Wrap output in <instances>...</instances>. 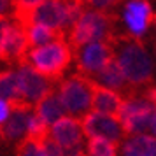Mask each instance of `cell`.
<instances>
[{"label":"cell","mask_w":156,"mask_h":156,"mask_svg":"<svg viewBox=\"0 0 156 156\" xmlns=\"http://www.w3.org/2000/svg\"><path fill=\"white\" fill-rule=\"evenodd\" d=\"M153 23H154V25H156V14H154V18H153Z\"/></svg>","instance_id":"f546056e"},{"label":"cell","mask_w":156,"mask_h":156,"mask_svg":"<svg viewBox=\"0 0 156 156\" xmlns=\"http://www.w3.org/2000/svg\"><path fill=\"white\" fill-rule=\"evenodd\" d=\"M70 156H90V154H88V153H84L83 149H77V151H74Z\"/></svg>","instance_id":"83f0119b"},{"label":"cell","mask_w":156,"mask_h":156,"mask_svg":"<svg viewBox=\"0 0 156 156\" xmlns=\"http://www.w3.org/2000/svg\"><path fill=\"white\" fill-rule=\"evenodd\" d=\"M72 53L74 51L70 44L65 39H62V41H55L46 46L35 48V49H30L25 62H28L37 72H41L53 83H60L62 76L72 62Z\"/></svg>","instance_id":"3957f363"},{"label":"cell","mask_w":156,"mask_h":156,"mask_svg":"<svg viewBox=\"0 0 156 156\" xmlns=\"http://www.w3.org/2000/svg\"><path fill=\"white\" fill-rule=\"evenodd\" d=\"M123 104H125V97L121 93L93 81V111L109 114L119 119Z\"/></svg>","instance_id":"4fadbf2b"},{"label":"cell","mask_w":156,"mask_h":156,"mask_svg":"<svg viewBox=\"0 0 156 156\" xmlns=\"http://www.w3.org/2000/svg\"><path fill=\"white\" fill-rule=\"evenodd\" d=\"M81 2H84V4H91V0H81Z\"/></svg>","instance_id":"f1b7e54d"},{"label":"cell","mask_w":156,"mask_h":156,"mask_svg":"<svg viewBox=\"0 0 156 156\" xmlns=\"http://www.w3.org/2000/svg\"><path fill=\"white\" fill-rule=\"evenodd\" d=\"M42 2L46 0H16V12L14 18L18 23H21L25 28H28L32 25V14Z\"/></svg>","instance_id":"ffe728a7"},{"label":"cell","mask_w":156,"mask_h":156,"mask_svg":"<svg viewBox=\"0 0 156 156\" xmlns=\"http://www.w3.org/2000/svg\"><path fill=\"white\" fill-rule=\"evenodd\" d=\"M67 21V5L65 0H46L32 14V23H42L51 28H58L65 32Z\"/></svg>","instance_id":"5bb4252c"},{"label":"cell","mask_w":156,"mask_h":156,"mask_svg":"<svg viewBox=\"0 0 156 156\" xmlns=\"http://www.w3.org/2000/svg\"><path fill=\"white\" fill-rule=\"evenodd\" d=\"M121 156H156V137L146 133L130 135L119 144Z\"/></svg>","instance_id":"e0dca14e"},{"label":"cell","mask_w":156,"mask_h":156,"mask_svg":"<svg viewBox=\"0 0 156 156\" xmlns=\"http://www.w3.org/2000/svg\"><path fill=\"white\" fill-rule=\"evenodd\" d=\"M116 146L111 140L100 139V137H90L86 144V153L90 156H116Z\"/></svg>","instance_id":"44dd1931"},{"label":"cell","mask_w":156,"mask_h":156,"mask_svg":"<svg viewBox=\"0 0 156 156\" xmlns=\"http://www.w3.org/2000/svg\"><path fill=\"white\" fill-rule=\"evenodd\" d=\"M112 58H116V51L109 41L91 42L76 53L77 70L88 77H95Z\"/></svg>","instance_id":"52a82bcc"},{"label":"cell","mask_w":156,"mask_h":156,"mask_svg":"<svg viewBox=\"0 0 156 156\" xmlns=\"http://www.w3.org/2000/svg\"><path fill=\"white\" fill-rule=\"evenodd\" d=\"M154 49H156V48H154Z\"/></svg>","instance_id":"4dcf8cb0"},{"label":"cell","mask_w":156,"mask_h":156,"mask_svg":"<svg viewBox=\"0 0 156 156\" xmlns=\"http://www.w3.org/2000/svg\"><path fill=\"white\" fill-rule=\"evenodd\" d=\"M42 147H44L46 156H67L65 149L62 147V146L55 140V139H53V135L46 137V139L42 140Z\"/></svg>","instance_id":"603a6c76"},{"label":"cell","mask_w":156,"mask_h":156,"mask_svg":"<svg viewBox=\"0 0 156 156\" xmlns=\"http://www.w3.org/2000/svg\"><path fill=\"white\" fill-rule=\"evenodd\" d=\"M27 35H28L30 49H35V48L46 46V44L55 42V41H62L67 37V34L63 30L51 28V27L42 25V23H32L27 28Z\"/></svg>","instance_id":"ac0fdd59"},{"label":"cell","mask_w":156,"mask_h":156,"mask_svg":"<svg viewBox=\"0 0 156 156\" xmlns=\"http://www.w3.org/2000/svg\"><path fill=\"white\" fill-rule=\"evenodd\" d=\"M56 91L65 111L77 119H83L93 109V79L81 72L62 79Z\"/></svg>","instance_id":"277c9868"},{"label":"cell","mask_w":156,"mask_h":156,"mask_svg":"<svg viewBox=\"0 0 156 156\" xmlns=\"http://www.w3.org/2000/svg\"><path fill=\"white\" fill-rule=\"evenodd\" d=\"M154 112L156 107L146 97H142L140 91L130 98H125V104H123V109L119 114V121L126 132V137L144 133L151 126V119H153Z\"/></svg>","instance_id":"8992f818"},{"label":"cell","mask_w":156,"mask_h":156,"mask_svg":"<svg viewBox=\"0 0 156 156\" xmlns=\"http://www.w3.org/2000/svg\"><path fill=\"white\" fill-rule=\"evenodd\" d=\"M35 112L39 118H42L49 126H53L60 118H63L65 107L62 104V100L58 97V91H51L48 97H44L39 104L35 105Z\"/></svg>","instance_id":"d6986e66"},{"label":"cell","mask_w":156,"mask_h":156,"mask_svg":"<svg viewBox=\"0 0 156 156\" xmlns=\"http://www.w3.org/2000/svg\"><path fill=\"white\" fill-rule=\"evenodd\" d=\"M18 77H20V86L25 100L35 107L44 97H48L51 91H55V86L58 83H53L51 79L37 72L28 62H23L18 65Z\"/></svg>","instance_id":"9c48e42d"},{"label":"cell","mask_w":156,"mask_h":156,"mask_svg":"<svg viewBox=\"0 0 156 156\" xmlns=\"http://www.w3.org/2000/svg\"><path fill=\"white\" fill-rule=\"evenodd\" d=\"M119 4V0H91V5L95 11H105V12H111V9Z\"/></svg>","instance_id":"cb8c5ba5"},{"label":"cell","mask_w":156,"mask_h":156,"mask_svg":"<svg viewBox=\"0 0 156 156\" xmlns=\"http://www.w3.org/2000/svg\"><path fill=\"white\" fill-rule=\"evenodd\" d=\"M140 95L142 97H146V98L156 107V84H151V86H147V88L140 90Z\"/></svg>","instance_id":"d4e9b609"},{"label":"cell","mask_w":156,"mask_h":156,"mask_svg":"<svg viewBox=\"0 0 156 156\" xmlns=\"http://www.w3.org/2000/svg\"><path fill=\"white\" fill-rule=\"evenodd\" d=\"M0 88H2V98L7 100L11 109H35L23 97L18 70H11L9 69V70L2 72V76H0Z\"/></svg>","instance_id":"2e32d148"},{"label":"cell","mask_w":156,"mask_h":156,"mask_svg":"<svg viewBox=\"0 0 156 156\" xmlns=\"http://www.w3.org/2000/svg\"><path fill=\"white\" fill-rule=\"evenodd\" d=\"M93 81H97L100 84H104V86H107V88L114 90V91L121 93L125 98H130V97H133V95L139 93V90H135L133 86L128 83V79H126V76H125L123 69H121L118 58H112V60L93 77Z\"/></svg>","instance_id":"8fae6325"},{"label":"cell","mask_w":156,"mask_h":156,"mask_svg":"<svg viewBox=\"0 0 156 156\" xmlns=\"http://www.w3.org/2000/svg\"><path fill=\"white\" fill-rule=\"evenodd\" d=\"M83 125L74 116H63L51 126V135L53 139L65 149L67 156H70L74 151L81 149L83 144Z\"/></svg>","instance_id":"30bf717a"},{"label":"cell","mask_w":156,"mask_h":156,"mask_svg":"<svg viewBox=\"0 0 156 156\" xmlns=\"http://www.w3.org/2000/svg\"><path fill=\"white\" fill-rule=\"evenodd\" d=\"M0 111H2V114H0V121H2V123H5L7 118L11 116V105H9L7 100L2 98V102H0Z\"/></svg>","instance_id":"484cf974"},{"label":"cell","mask_w":156,"mask_h":156,"mask_svg":"<svg viewBox=\"0 0 156 156\" xmlns=\"http://www.w3.org/2000/svg\"><path fill=\"white\" fill-rule=\"evenodd\" d=\"M34 109H11V116L5 123H2V140L7 146L18 144L28 135L30 118Z\"/></svg>","instance_id":"7c38bea8"},{"label":"cell","mask_w":156,"mask_h":156,"mask_svg":"<svg viewBox=\"0 0 156 156\" xmlns=\"http://www.w3.org/2000/svg\"><path fill=\"white\" fill-rule=\"evenodd\" d=\"M16 156H46L42 142L34 140L32 137H25L16 144Z\"/></svg>","instance_id":"7402d4cb"},{"label":"cell","mask_w":156,"mask_h":156,"mask_svg":"<svg viewBox=\"0 0 156 156\" xmlns=\"http://www.w3.org/2000/svg\"><path fill=\"white\" fill-rule=\"evenodd\" d=\"M109 42L114 46L116 58L126 76L128 83L135 90L147 88L154 81V67L142 41L137 35L114 34Z\"/></svg>","instance_id":"6da1fadb"},{"label":"cell","mask_w":156,"mask_h":156,"mask_svg":"<svg viewBox=\"0 0 156 156\" xmlns=\"http://www.w3.org/2000/svg\"><path fill=\"white\" fill-rule=\"evenodd\" d=\"M116 20L118 16L114 12L95 11V9L84 12L74 30L69 34V44L74 55L91 42L111 41V37L116 34Z\"/></svg>","instance_id":"7a4b0ae2"},{"label":"cell","mask_w":156,"mask_h":156,"mask_svg":"<svg viewBox=\"0 0 156 156\" xmlns=\"http://www.w3.org/2000/svg\"><path fill=\"white\" fill-rule=\"evenodd\" d=\"M30 53L27 28L12 18L2 20V37H0V58L7 65L23 63Z\"/></svg>","instance_id":"5b68a950"},{"label":"cell","mask_w":156,"mask_h":156,"mask_svg":"<svg viewBox=\"0 0 156 156\" xmlns=\"http://www.w3.org/2000/svg\"><path fill=\"white\" fill-rule=\"evenodd\" d=\"M149 130H151L153 135L156 137V112H154V116H153V119H151V126H149Z\"/></svg>","instance_id":"4316f807"},{"label":"cell","mask_w":156,"mask_h":156,"mask_svg":"<svg viewBox=\"0 0 156 156\" xmlns=\"http://www.w3.org/2000/svg\"><path fill=\"white\" fill-rule=\"evenodd\" d=\"M81 125L88 137H100L114 144H121L126 139V132L121 125V121L109 114L91 111L81 119Z\"/></svg>","instance_id":"ba28073f"},{"label":"cell","mask_w":156,"mask_h":156,"mask_svg":"<svg viewBox=\"0 0 156 156\" xmlns=\"http://www.w3.org/2000/svg\"><path fill=\"white\" fill-rule=\"evenodd\" d=\"M125 21H126L128 28L133 35L140 37L142 34H146L147 27L153 23V11L146 0H132L125 9Z\"/></svg>","instance_id":"9a60e30c"}]
</instances>
